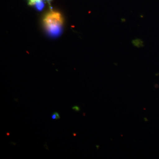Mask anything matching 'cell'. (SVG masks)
Returning a JSON list of instances; mask_svg holds the SVG:
<instances>
[{
    "label": "cell",
    "mask_w": 159,
    "mask_h": 159,
    "mask_svg": "<svg viewBox=\"0 0 159 159\" xmlns=\"http://www.w3.org/2000/svg\"><path fill=\"white\" fill-rule=\"evenodd\" d=\"M35 6H36V7L38 10H41L43 8L44 4L43 2L42 1L41 2H39L35 4Z\"/></svg>",
    "instance_id": "cell-2"
},
{
    "label": "cell",
    "mask_w": 159,
    "mask_h": 159,
    "mask_svg": "<svg viewBox=\"0 0 159 159\" xmlns=\"http://www.w3.org/2000/svg\"><path fill=\"white\" fill-rule=\"evenodd\" d=\"M44 25L49 33L53 35L58 34L63 24L62 15L58 11H51L44 18Z\"/></svg>",
    "instance_id": "cell-1"
},
{
    "label": "cell",
    "mask_w": 159,
    "mask_h": 159,
    "mask_svg": "<svg viewBox=\"0 0 159 159\" xmlns=\"http://www.w3.org/2000/svg\"><path fill=\"white\" fill-rule=\"evenodd\" d=\"M72 109H73L74 111H75L78 112L80 110V108L79 107L77 106H75L72 107Z\"/></svg>",
    "instance_id": "cell-5"
},
{
    "label": "cell",
    "mask_w": 159,
    "mask_h": 159,
    "mask_svg": "<svg viewBox=\"0 0 159 159\" xmlns=\"http://www.w3.org/2000/svg\"><path fill=\"white\" fill-rule=\"evenodd\" d=\"M51 118H52V119H54V120H55V119L57 120V119H60V117L59 114L58 113L55 112L52 114V116H51Z\"/></svg>",
    "instance_id": "cell-4"
},
{
    "label": "cell",
    "mask_w": 159,
    "mask_h": 159,
    "mask_svg": "<svg viewBox=\"0 0 159 159\" xmlns=\"http://www.w3.org/2000/svg\"><path fill=\"white\" fill-rule=\"evenodd\" d=\"M42 0H29V6H33L39 2H41Z\"/></svg>",
    "instance_id": "cell-3"
},
{
    "label": "cell",
    "mask_w": 159,
    "mask_h": 159,
    "mask_svg": "<svg viewBox=\"0 0 159 159\" xmlns=\"http://www.w3.org/2000/svg\"><path fill=\"white\" fill-rule=\"evenodd\" d=\"M48 1H51V0H48Z\"/></svg>",
    "instance_id": "cell-6"
}]
</instances>
